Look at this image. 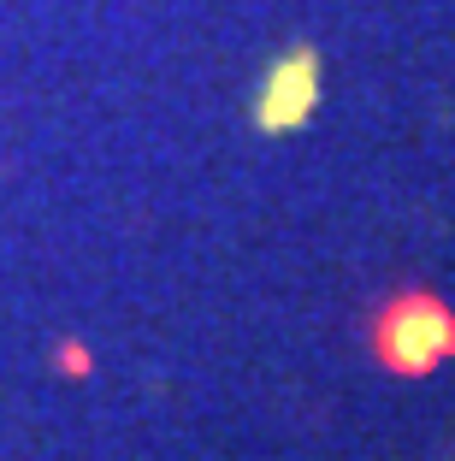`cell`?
<instances>
[{
	"mask_svg": "<svg viewBox=\"0 0 455 461\" xmlns=\"http://www.w3.org/2000/svg\"><path fill=\"white\" fill-rule=\"evenodd\" d=\"M314 107V59L308 54H290L272 66L267 89H260L255 101V119L267 124V131H290V124H302Z\"/></svg>",
	"mask_w": 455,
	"mask_h": 461,
	"instance_id": "1",
	"label": "cell"
}]
</instances>
